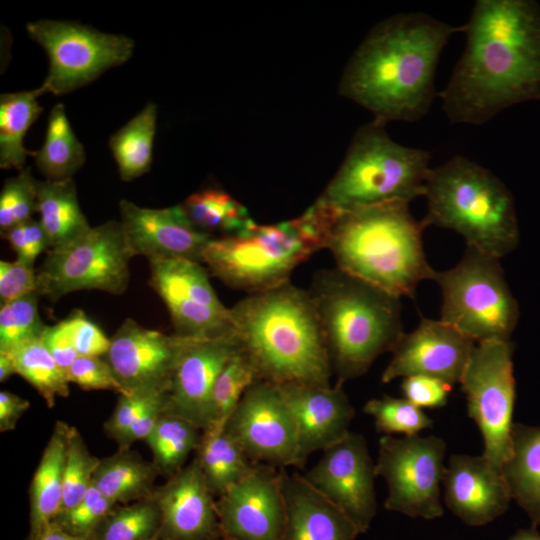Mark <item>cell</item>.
Instances as JSON below:
<instances>
[{"instance_id":"cell-55","label":"cell","mask_w":540,"mask_h":540,"mask_svg":"<svg viewBox=\"0 0 540 540\" xmlns=\"http://www.w3.org/2000/svg\"><path fill=\"white\" fill-rule=\"evenodd\" d=\"M509 540H540V533L537 528L531 526L528 529L517 530Z\"/></svg>"},{"instance_id":"cell-12","label":"cell","mask_w":540,"mask_h":540,"mask_svg":"<svg viewBox=\"0 0 540 540\" xmlns=\"http://www.w3.org/2000/svg\"><path fill=\"white\" fill-rule=\"evenodd\" d=\"M512 356L511 341L475 343L460 380L468 416L482 434L483 455L500 468L511 452L516 393Z\"/></svg>"},{"instance_id":"cell-22","label":"cell","mask_w":540,"mask_h":540,"mask_svg":"<svg viewBox=\"0 0 540 540\" xmlns=\"http://www.w3.org/2000/svg\"><path fill=\"white\" fill-rule=\"evenodd\" d=\"M197 459L155 488L153 498L161 512V540L223 539L216 500Z\"/></svg>"},{"instance_id":"cell-20","label":"cell","mask_w":540,"mask_h":540,"mask_svg":"<svg viewBox=\"0 0 540 540\" xmlns=\"http://www.w3.org/2000/svg\"><path fill=\"white\" fill-rule=\"evenodd\" d=\"M476 342L442 320L421 318L404 334L384 369L381 381L399 377L428 376L450 385L460 383Z\"/></svg>"},{"instance_id":"cell-52","label":"cell","mask_w":540,"mask_h":540,"mask_svg":"<svg viewBox=\"0 0 540 540\" xmlns=\"http://www.w3.org/2000/svg\"><path fill=\"white\" fill-rule=\"evenodd\" d=\"M21 224L26 248L25 261L33 264L39 254L50 248L49 238L39 220L31 218Z\"/></svg>"},{"instance_id":"cell-30","label":"cell","mask_w":540,"mask_h":540,"mask_svg":"<svg viewBox=\"0 0 540 540\" xmlns=\"http://www.w3.org/2000/svg\"><path fill=\"white\" fill-rule=\"evenodd\" d=\"M194 457L215 497L243 479L255 465L225 427L203 430Z\"/></svg>"},{"instance_id":"cell-45","label":"cell","mask_w":540,"mask_h":540,"mask_svg":"<svg viewBox=\"0 0 540 540\" xmlns=\"http://www.w3.org/2000/svg\"><path fill=\"white\" fill-rule=\"evenodd\" d=\"M78 356H105L110 348V338L81 310H75L60 321Z\"/></svg>"},{"instance_id":"cell-51","label":"cell","mask_w":540,"mask_h":540,"mask_svg":"<svg viewBox=\"0 0 540 540\" xmlns=\"http://www.w3.org/2000/svg\"><path fill=\"white\" fill-rule=\"evenodd\" d=\"M29 406L30 403L26 399L10 391L2 390L0 392V431L14 430Z\"/></svg>"},{"instance_id":"cell-25","label":"cell","mask_w":540,"mask_h":540,"mask_svg":"<svg viewBox=\"0 0 540 540\" xmlns=\"http://www.w3.org/2000/svg\"><path fill=\"white\" fill-rule=\"evenodd\" d=\"M286 522L282 540H355V524L298 473L283 477Z\"/></svg>"},{"instance_id":"cell-28","label":"cell","mask_w":540,"mask_h":540,"mask_svg":"<svg viewBox=\"0 0 540 540\" xmlns=\"http://www.w3.org/2000/svg\"><path fill=\"white\" fill-rule=\"evenodd\" d=\"M158 475L153 462H147L130 448L118 449L100 459L93 486L111 502L128 504L152 497Z\"/></svg>"},{"instance_id":"cell-53","label":"cell","mask_w":540,"mask_h":540,"mask_svg":"<svg viewBox=\"0 0 540 540\" xmlns=\"http://www.w3.org/2000/svg\"><path fill=\"white\" fill-rule=\"evenodd\" d=\"M31 540H90V539L73 536L67 533L65 530H63L54 522H51Z\"/></svg>"},{"instance_id":"cell-8","label":"cell","mask_w":540,"mask_h":540,"mask_svg":"<svg viewBox=\"0 0 540 540\" xmlns=\"http://www.w3.org/2000/svg\"><path fill=\"white\" fill-rule=\"evenodd\" d=\"M373 119L355 133L345 158L319 198L352 209L424 196L430 152L393 141Z\"/></svg>"},{"instance_id":"cell-5","label":"cell","mask_w":540,"mask_h":540,"mask_svg":"<svg viewBox=\"0 0 540 540\" xmlns=\"http://www.w3.org/2000/svg\"><path fill=\"white\" fill-rule=\"evenodd\" d=\"M308 293L339 383L365 374L405 334L399 297L338 268L318 272Z\"/></svg>"},{"instance_id":"cell-46","label":"cell","mask_w":540,"mask_h":540,"mask_svg":"<svg viewBox=\"0 0 540 540\" xmlns=\"http://www.w3.org/2000/svg\"><path fill=\"white\" fill-rule=\"evenodd\" d=\"M165 392L139 390L120 394L110 418L104 425L107 435L116 442L123 436L135 419Z\"/></svg>"},{"instance_id":"cell-39","label":"cell","mask_w":540,"mask_h":540,"mask_svg":"<svg viewBox=\"0 0 540 540\" xmlns=\"http://www.w3.org/2000/svg\"><path fill=\"white\" fill-rule=\"evenodd\" d=\"M100 459L93 456L77 428L69 426L63 474L61 511L78 504L93 486V476Z\"/></svg>"},{"instance_id":"cell-26","label":"cell","mask_w":540,"mask_h":540,"mask_svg":"<svg viewBox=\"0 0 540 540\" xmlns=\"http://www.w3.org/2000/svg\"><path fill=\"white\" fill-rule=\"evenodd\" d=\"M511 499L540 526V426L513 423L511 452L501 466Z\"/></svg>"},{"instance_id":"cell-43","label":"cell","mask_w":540,"mask_h":540,"mask_svg":"<svg viewBox=\"0 0 540 540\" xmlns=\"http://www.w3.org/2000/svg\"><path fill=\"white\" fill-rule=\"evenodd\" d=\"M116 505L92 486L78 504L60 512L52 522L73 536L89 538L100 521Z\"/></svg>"},{"instance_id":"cell-50","label":"cell","mask_w":540,"mask_h":540,"mask_svg":"<svg viewBox=\"0 0 540 540\" xmlns=\"http://www.w3.org/2000/svg\"><path fill=\"white\" fill-rule=\"evenodd\" d=\"M40 340L53 359L66 373L78 354L61 322L45 326Z\"/></svg>"},{"instance_id":"cell-41","label":"cell","mask_w":540,"mask_h":540,"mask_svg":"<svg viewBox=\"0 0 540 540\" xmlns=\"http://www.w3.org/2000/svg\"><path fill=\"white\" fill-rule=\"evenodd\" d=\"M37 292H33L0 309V351L11 352L30 340L39 338L45 328L38 311Z\"/></svg>"},{"instance_id":"cell-54","label":"cell","mask_w":540,"mask_h":540,"mask_svg":"<svg viewBox=\"0 0 540 540\" xmlns=\"http://www.w3.org/2000/svg\"><path fill=\"white\" fill-rule=\"evenodd\" d=\"M13 374H17V369L11 354L0 351V382L6 381Z\"/></svg>"},{"instance_id":"cell-11","label":"cell","mask_w":540,"mask_h":540,"mask_svg":"<svg viewBox=\"0 0 540 540\" xmlns=\"http://www.w3.org/2000/svg\"><path fill=\"white\" fill-rule=\"evenodd\" d=\"M26 30L49 58V71L41 85L46 93L58 96L87 85L133 54L130 37L76 22L37 20L29 22Z\"/></svg>"},{"instance_id":"cell-56","label":"cell","mask_w":540,"mask_h":540,"mask_svg":"<svg viewBox=\"0 0 540 540\" xmlns=\"http://www.w3.org/2000/svg\"><path fill=\"white\" fill-rule=\"evenodd\" d=\"M151 540H161V539L158 536H156L155 538H153Z\"/></svg>"},{"instance_id":"cell-17","label":"cell","mask_w":540,"mask_h":540,"mask_svg":"<svg viewBox=\"0 0 540 540\" xmlns=\"http://www.w3.org/2000/svg\"><path fill=\"white\" fill-rule=\"evenodd\" d=\"M284 470L256 464L248 475L216 500L223 538L282 540L286 507Z\"/></svg>"},{"instance_id":"cell-35","label":"cell","mask_w":540,"mask_h":540,"mask_svg":"<svg viewBox=\"0 0 540 540\" xmlns=\"http://www.w3.org/2000/svg\"><path fill=\"white\" fill-rule=\"evenodd\" d=\"M201 435L202 430L194 424L163 413L145 440L159 474L169 478L180 471L188 456L196 451Z\"/></svg>"},{"instance_id":"cell-15","label":"cell","mask_w":540,"mask_h":540,"mask_svg":"<svg viewBox=\"0 0 540 540\" xmlns=\"http://www.w3.org/2000/svg\"><path fill=\"white\" fill-rule=\"evenodd\" d=\"M225 429L253 463L299 466L295 420L276 384L257 381L250 386Z\"/></svg>"},{"instance_id":"cell-49","label":"cell","mask_w":540,"mask_h":540,"mask_svg":"<svg viewBox=\"0 0 540 540\" xmlns=\"http://www.w3.org/2000/svg\"><path fill=\"white\" fill-rule=\"evenodd\" d=\"M166 394L155 399L130 425L117 441L118 449H129L132 444L146 440L164 411Z\"/></svg>"},{"instance_id":"cell-10","label":"cell","mask_w":540,"mask_h":540,"mask_svg":"<svg viewBox=\"0 0 540 540\" xmlns=\"http://www.w3.org/2000/svg\"><path fill=\"white\" fill-rule=\"evenodd\" d=\"M131 258L121 223L107 221L50 249L37 271V293L51 302L79 290L123 294Z\"/></svg>"},{"instance_id":"cell-27","label":"cell","mask_w":540,"mask_h":540,"mask_svg":"<svg viewBox=\"0 0 540 540\" xmlns=\"http://www.w3.org/2000/svg\"><path fill=\"white\" fill-rule=\"evenodd\" d=\"M68 428L64 422H56L32 478L27 540L33 539L61 511Z\"/></svg>"},{"instance_id":"cell-1","label":"cell","mask_w":540,"mask_h":540,"mask_svg":"<svg viewBox=\"0 0 540 540\" xmlns=\"http://www.w3.org/2000/svg\"><path fill=\"white\" fill-rule=\"evenodd\" d=\"M466 45L438 93L452 123L482 125L513 105L540 100V6L478 0L463 25Z\"/></svg>"},{"instance_id":"cell-32","label":"cell","mask_w":540,"mask_h":540,"mask_svg":"<svg viewBox=\"0 0 540 540\" xmlns=\"http://www.w3.org/2000/svg\"><path fill=\"white\" fill-rule=\"evenodd\" d=\"M33 157L39 172L51 181L72 178L84 164V147L70 125L63 104L52 107L43 145Z\"/></svg>"},{"instance_id":"cell-18","label":"cell","mask_w":540,"mask_h":540,"mask_svg":"<svg viewBox=\"0 0 540 540\" xmlns=\"http://www.w3.org/2000/svg\"><path fill=\"white\" fill-rule=\"evenodd\" d=\"M239 349L234 333L187 337L174 367L163 413L183 418L202 431L207 429L213 385Z\"/></svg>"},{"instance_id":"cell-4","label":"cell","mask_w":540,"mask_h":540,"mask_svg":"<svg viewBox=\"0 0 540 540\" xmlns=\"http://www.w3.org/2000/svg\"><path fill=\"white\" fill-rule=\"evenodd\" d=\"M408 204L334 206L326 248L337 268L399 298L414 297L422 281L433 280L436 271L423 249L425 227L413 218Z\"/></svg>"},{"instance_id":"cell-57","label":"cell","mask_w":540,"mask_h":540,"mask_svg":"<svg viewBox=\"0 0 540 540\" xmlns=\"http://www.w3.org/2000/svg\"><path fill=\"white\" fill-rule=\"evenodd\" d=\"M221 540H229V539L223 538V539H221Z\"/></svg>"},{"instance_id":"cell-7","label":"cell","mask_w":540,"mask_h":540,"mask_svg":"<svg viewBox=\"0 0 540 540\" xmlns=\"http://www.w3.org/2000/svg\"><path fill=\"white\" fill-rule=\"evenodd\" d=\"M424 196V227L453 230L465 239L467 247L497 259L517 247L519 226L514 198L485 167L456 155L431 168Z\"/></svg>"},{"instance_id":"cell-14","label":"cell","mask_w":540,"mask_h":540,"mask_svg":"<svg viewBox=\"0 0 540 540\" xmlns=\"http://www.w3.org/2000/svg\"><path fill=\"white\" fill-rule=\"evenodd\" d=\"M149 265L151 286L168 308L175 334L218 337L234 333L231 310L219 300L199 262L160 259Z\"/></svg>"},{"instance_id":"cell-44","label":"cell","mask_w":540,"mask_h":540,"mask_svg":"<svg viewBox=\"0 0 540 540\" xmlns=\"http://www.w3.org/2000/svg\"><path fill=\"white\" fill-rule=\"evenodd\" d=\"M69 383L83 390H112L124 394V390L105 358L78 356L66 371Z\"/></svg>"},{"instance_id":"cell-37","label":"cell","mask_w":540,"mask_h":540,"mask_svg":"<svg viewBox=\"0 0 540 540\" xmlns=\"http://www.w3.org/2000/svg\"><path fill=\"white\" fill-rule=\"evenodd\" d=\"M161 512L152 497L116 505L96 526L90 540H151L158 535Z\"/></svg>"},{"instance_id":"cell-21","label":"cell","mask_w":540,"mask_h":540,"mask_svg":"<svg viewBox=\"0 0 540 540\" xmlns=\"http://www.w3.org/2000/svg\"><path fill=\"white\" fill-rule=\"evenodd\" d=\"M121 226L132 257L148 261L188 259L202 262V254L214 237L198 230L186 216L181 204L154 209L128 200L119 203Z\"/></svg>"},{"instance_id":"cell-24","label":"cell","mask_w":540,"mask_h":540,"mask_svg":"<svg viewBox=\"0 0 540 540\" xmlns=\"http://www.w3.org/2000/svg\"><path fill=\"white\" fill-rule=\"evenodd\" d=\"M277 386L295 420L299 466L308 456L325 450L350 432L355 412L342 383L334 387L297 383Z\"/></svg>"},{"instance_id":"cell-9","label":"cell","mask_w":540,"mask_h":540,"mask_svg":"<svg viewBox=\"0 0 540 540\" xmlns=\"http://www.w3.org/2000/svg\"><path fill=\"white\" fill-rule=\"evenodd\" d=\"M442 293L440 320L474 342L510 341L519 306L499 259L467 247L453 268L435 273Z\"/></svg>"},{"instance_id":"cell-47","label":"cell","mask_w":540,"mask_h":540,"mask_svg":"<svg viewBox=\"0 0 540 540\" xmlns=\"http://www.w3.org/2000/svg\"><path fill=\"white\" fill-rule=\"evenodd\" d=\"M33 292H37V272L32 263L19 258L0 262L1 306Z\"/></svg>"},{"instance_id":"cell-2","label":"cell","mask_w":540,"mask_h":540,"mask_svg":"<svg viewBox=\"0 0 540 540\" xmlns=\"http://www.w3.org/2000/svg\"><path fill=\"white\" fill-rule=\"evenodd\" d=\"M451 26L422 12L396 14L376 24L350 58L340 93L374 119L414 122L438 96L435 71Z\"/></svg>"},{"instance_id":"cell-23","label":"cell","mask_w":540,"mask_h":540,"mask_svg":"<svg viewBox=\"0 0 540 540\" xmlns=\"http://www.w3.org/2000/svg\"><path fill=\"white\" fill-rule=\"evenodd\" d=\"M442 483L446 506L469 526L492 522L507 511L511 501L501 468L483 454L452 455Z\"/></svg>"},{"instance_id":"cell-36","label":"cell","mask_w":540,"mask_h":540,"mask_svg":"<svg viewBox=\"0 0 540 540\" xmlns=\"http://www.w3.org/2000/svg\"><path fill=\"white\" fill-rule=\"evenodd\" d=\"M8 353L15 362L17 374L35 388L49 408L55 406L57 397L69 395L66 373L42 344L40 337Z\"/></svg>"},{"instance_id":"cell-19","label":"cell","mask_w":540,"mask_h":540,"mask_svg":"<svg viewBox=\"0 0 540 540\" xmlns=\"http://www.w3.org/2000/svg\"><path fill=\"white\" fill-rule=\"evenodd\" d=\"M186 338L145 328L127 318L110 338L104 358L124 394L139 390L167 393Z\"/></svg>"},{"instance_id":"cell-6","label":"cell","mask_w":540,"mask_h":540,"mask_svg":"<svg viewBox=\"0 0 540 540\" xmlns=\"http://www.w3.org/2000/svg\"><path fill=\"white\" fill-rule=\"evenodd\" d=\"M334 207L318 198L302 215L278 224L255 222L241 232L213 237L202 254L213 276L248 294L287 282L293 270L326 248Z\"/></svg>"},{"instance_id":"cell-34","label":"cell","mask_w":540,"mask_h":540,"mask_svg":"<svg viewBox=\"0 0 540 540\" xmlns=\"http://www.w3.org/2000/svg\"><path fill=\"white\" fill-rule=\"evenodd\" d=\"M181 206L190 222L210 235L212 232H219L222 236L235 234L254 223L243 204L218 188L195 192Z\"/></svg>"},{"instance_id":"cell-16","label":"cell","mask_w":540,"mask_h":540,"mask_svg":"<svg viewBox=\"0 0 540 540\" xmlns=\"http://www.w3.org/2000/svg\"><path fill=\"white\" fill-rule=\"evenodd\" d=\"M306 481L366 533L377 512L375 463L365 438L349 432L322 451Z\"/></svg>"},{"instance_id":"cell-3","label":"cell","mask_w":540,"mask_h":540,"mask_svg":"<svg viewBox=\"0 0 540 540\" xmlns=\"http://www.w3.org/2000/svg\"><path fill=\"white\" fill-rule=\"evenodd\" d=\"M230 310L234 334L259 381L331 386L328 350L308 291L287 282L248 294Z\"/></svg>"},{"instance_id":"cell-33","label":"cell","mask_w":540,"mask_h":540,"mask_svg":"<svg viewBox=\"0 0 540 540\" xmlns=\"http://www.w3.org/2000/svg\"><path fill=\"white\" fill-rule=\"evenodd\" d=\"M156 123L157 106L148 103L110 137L109 147L123 181H132L149 171Z\"/></svg>"},{"instance_id":"cell-42","label":"cell","mask_w":540,"mask_h":540,"mask_svg":"<svg viewBox=\"0 0 540 540\" xmlns=\"http://www.w3.org/2000/svg\"><path fill=\"white\" fill-rule=\"evenodd\" d=\"M37 182L30 168L4 182L0 194L1 232L32 218L37 205Z\"/></svg>"},{"instance_id":"cell-31","label":"cell","mask_w":540,"mask_h":540,"mask_svg":"<svg viewBox=\"0 0 540 540\" xmlns=\"http://www.w3.org/2000/svg\"><path fill=\"white\" fill-rule=\"evenodd\" d=\"M46 93L43 86L33 90L3 93L0 96V167L24 169L26 157L35 151L24 147V137L43 108L38 98Z\"/></svg>"},{"instance_id":"cell-38","label":"cell","mask_w":540,"mask_h":540,"mask_svg":"<svg viewBox=\"0 0 540 540\" xmlns=\"http://www.w3.org/2000/svg\"><path fill=\"white\" fill-rule=\"evenodd\" d=\"M259 381L256 370L241 350L226 363L210 396L209 427H225L247 389Z\"/></svg>"},{"instance_id":"cell-48","label":"cell","mask_w":540,"mask_h":540,"mask_svg":"<svg viewBox=\"0 0 540 540\" xmlns=\"http://www.w3.org/2000/svg\"><path fill=\"white\" fill-rule=\"evenodd\" d=\"M404 398L419 408H441L446 405L452 385L428 376L405 377L401 383Z\"/></svg>"},{"instance_id":"cell-29","label":"cell","mask_w":540,"mask_h":540,"mask_svg":"<svg viewBox=\"0 0 540 540\" xmlns=\"http://www.w3.org/2000/svg\"><path fill=\"white\" fill-rule=\"evenodd\" d=\"M50 249L78 238L91 226L82 212L72 178L60 181L37 182V205Z\"/></svg>"},{"instance_id":"cell-40","label":"cell","mask_w":540,"mask_h":540,"mask_svg":"<svg viewBox=\"0 0 540 540\" xmlns=\"http://www.w3.org/2000/svg\"><path fill=\"white\" fill-rule=\"evenodd\" d=\"M364 413L371 416L377 432L414 436L433 426V420L406 398L383 396L367 401Z\"/></svg>"},{"instance_id":"cell-13","label":"cell","mask_w":540,"mask_h":540,"mask_svg":"<svg viewBox=\"0 0 540 540\" xmlns=\"http://www.w3.org/2000/svg\"><path fill=\"white\" fill-rule=\"evenodd\" d=\"M445 441L419 435L379 439L376 476L387 484L385 509L411 518L433 520L444 514L440 484L446 466Z\"/></svg>"}]
</instances>
